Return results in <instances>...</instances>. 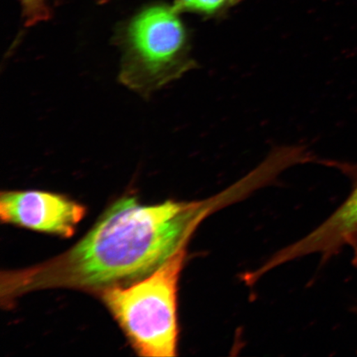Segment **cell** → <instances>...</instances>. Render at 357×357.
Returning a JSON list of instances; mask_svg holds the SVG:
<instances>
[{"label":"cell","instance_id":"6da1fadb","mask_svg":"<svg viewBox=\"0 0 357 357\" xmlns=\"http://www.w3.org/2000/svg\"><path fill=\"white\" fill-rule=\"evenodd\" d=\"M199 207L172 200L145 205L125 196L68 251L44 264L8 273L2 291L8 300L38 289L101 291L144 278L185 247L199 222Z\"/></svg>","mask_w":357,"mask_h":357},{"label":"cell","instance_id":"7a4b0ae2","mask_svg":"<svg viewBox=\"0 0 357 357\" xmlns=\"http://www.w3.org/2000/svg\"><path fill=\"white\" fill-rule=\"evenodd\" d=\"M185 247L146 278L101 290L102 301L141 356H176L178 282Z\"/></svg>","mask_w":357,"mask_h":357},{"label":"cell","instance_id":"3957f363","mask_svg":"<svg viewBox=\"0 0 357 357\" xmlns=\"http://www.w3.org/2000/svg\"><path fill=\"white\" fill-rule=\"evenodd\" d=\"M120 79L127 86L149 92L191 68L188 35L180 13L167 4H151L128 22L123 33Z\"/></svg>","mask_w":357,"mask_h":357},{"label":"cell","instance_id":"277c9868","mask_svg":"<svg viewBox=\"0 0 357 357\" xmlns=\"http://www.w3.org/2000/svg\"><path fill=\"white\" fill-rule=\"evenodd\" d=\"M86 213L84 205L50 192L7 191L0 195L3 222L61 238H71Z\"/></svg>","mask_w":357,"mask_h":357},{"label":"cell","instance_id":"5b68a950","mask_svg":"<svg viewBox=\"0 0 357 357\" xmlns=\"http://www.w3.org/2000/svg\"><path fill=\"white\" fill-rule=\"evenodd\" d=\"M236 1L238 0H175L173 6L180 13L191 12L213 16L225 11Z\"/></svg>","mask_w":357,"mask_h":357},{"label":"cell","instance_id":"8992f818","mask_svg":"<svg viewBox=\"0 0 357 357\" xmlns=\"http://www.w3.org/2000/svg\"><path fill=\"white\" fill-rule=\"evenodd\" d=\"M22 8V16L26 26H32L51 19L52 0H19ZM58 1V0H53ZM105 3L107 0H96Z\"/></svg>","mask_w":357,"mask_h":357},{"label":"cell","instance_id":"52a82bcc","mask_svg":"<svg viewBox=\"0 0 357 357\" xmlns=\"http://www.w3.org/2000/svg\"><path fill=\"white\" fill-rule=\"evenodd\" d=\"M356 265H357V245H356Z\"/></svg>","mask_w":357,"mask_h":357}]
</instances>
